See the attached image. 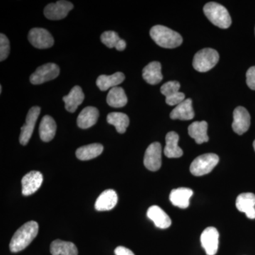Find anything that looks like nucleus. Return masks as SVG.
I'll list each match as a JSON object with an SVG mask.
<instances>
[{"mask_svg": "<svg viewBox=\"0 0 255 255\" xmlns=\"http://www.w3.org/2000/svg\"><path fill=\"white\" fill-rule=\"evenodd\" d=\"M38 233V224L36 221H29L18 228L14 233L9 244L11 253H18L27 248L35 239Z\"/></svg>", "mask_w": 255, "mask_h": 255, "instance_id": "obj_1", "label": "nucleus"}, {"mask_svg": "<svg viewBox=\"0 0 255 255\" xmlns=\"http://www.w3.org/2000/svg\"><path fill=\"white\" fill-rule=\"evenodd\" d=\"M150 35L152 39L164 48H175L181 46L182 37L177 32L162 25H156L151 28Z\"/></svg>", "mask_w": 255, "mask_h": 255, "instance_id": "obj_2", "label": "nucleus"}, {"mask_svg": "<svg viewBox=\"0 0 255 255\" xmlns=\"http://www.w3.org/2000/svg\"><path fill=\"white\" fill-rule=\"evenodd\" d=\"M204 12L209 21L218 27L228 28L232 23L231 15L227 9L219 3H207L204 6Z\"/></svg>", "mask_w": 255, "mask_h": 255, "instance_id": "obj_3", "label": "nucleus"}, {"mask_svg": "<svg viewBox=\"0 0 255 255\" xmlns=\"http://www.w3.org/2000/svg\"><path fill=\"white\" fill-rule=\"evenodd\" d=\"M217 50L204 48L196 53L193 60V67L196 71L206 73L216 66L219 60Z\"/></svg>", "mask_w": 255, "mask_h": 255, "instance_id": "obj_4", "label": "nucleus"}, {"mask_svg": "<svg viewBox=\"0 0 255 255\" xmlns=\"http://www.w3.org/2000/svg\"><path fill=\"white\" fill-rule=\"evenodd\" d=\"M219 157L216 154L207 153L196 157L190 166V172L196 177L210 173L217 165Z\"/></svg>", "mask_w": 255, "mask_h": 255, "instance_id": "obj_5", "label": "nucleus"}, {"mask_svg": "<svg viewBox=\"0 0 255 255\" xmlns=\"http://www.w3.org/2000/svg\"><path fill=\"white\" fill-rule=\"evenodd\" d=\"M60 68L56 64L47 63L36 69L31 77L30 82L33 85H41L50 80H54L59 75Z\"/></svg>", "mask_w": 255, "mask_h": 255, "instance_id": "obj_6", "label": "nucleus"}, {"mask_svg": "<svg viewBox=\"0 0 255 255\" xmlns=\"http://www.w3.org/2000/svg\"><path fill=\"white\" fill-rule=\"evenodd\" d=\"M28 38L32 46L38 49H46L54 44V38L51 33L43 28H32L28 33Z\"/></svg>", "mask_w": 255, "mask_h": 255, "instance_id": "obj_7", "label": "nucleus"}, {"mask_svg": "<svg viewBox=\"0 0 255 255\" xmlns=\"http://www.w3.org/2000/svg\"><path fill=\"white\" fill-rule=\"evenodd\" d=\"M144 165L147 169L155 172L162 165V147L158 142L150 144L145 151Z\"/></svg>", "mask_w": 255, "mask_h": 255, "instance_id": "obj_8", "label": "nucleus"}, {"mask_svg": "<svg viewBox=\"0 0 255 255\" xmlns=\"http://www.w3.org/2000/svg\"><path fill=\"white\" fill-rule=\"evenodd\" d=\"M40 113H41V108L39 107H33L28 111L27 116H26V123L21 127V129L19 142L21 145H27L28 141L31 139Z\"/></svg>", "mask_w": 255, "mask_h": 255, "instance_id": "obj_9", "label": "nucleus"}, {"mask_svg": "<svg viewBox=\"0 0 255 255\" xmlns=\"http://www.w3.org/2000/svg\"><path fill=\"white\" fill-rule=\"evenodd\" d=\"M180 84L177 81H169L161 87L160 91L165 96L166 103L169 106H177L185 100V95L179 92Z\"/></svg>", "mask_w": 255, "mask_h": 255, "instance_id": "obj_10", "label": "nucleus"}, {"mask_svg": "<svg viewBox=\"0 0 255 255\" xmlns=\"http://www.w3.org/2000/svg\"><path fill=\"white\" fill-rule=\"evenodd\" d=\"M74 6L68 1H58L47 5L44 9V15L50 20H60L66 17Z\"/></svg>", "mask_w": 255, "mask_h": 255, "instance_id": "obj_11", "label": "nucleus"}, {"mask_svg": "<svg viewBox=\"0 0 255 255\" xmlns=\"http://www.w3.org/2000/svg\"><path fill=\"white\" fill-rule=\"evenodd\" d=\"M201 243L207 255L217 253L219 244V233L214 227H209L201 233Z\"/></svg>", "mask_w": 255, "mask_h": 255, "instance_id": "obj_12", "label": "nucleus"}, {"mask_svg": "<svg viewBox=\"0 0 255 255\" xmlns=\"http://www.w3.org/2000/svg\"><path fill=\"white\" fill-rule=\"evenodd\" d=\"M251 127V115L245 107H238L233 112L232 128L238 135H243Z\"/></svg>", "mask_w": 255, "mask_h": 255, "instance_id": "obj_13", "label": "nucleus"}, {"mask_svg": "<svg viewBox=\"0 0 255 255\" xmlns=\"http://www.w3.org/2000/svg\"><path fill=\"white\" fill-rule=\"evenodd\" d=\"M43 181V175L41 172L38 171L28 172L21 179L23 195L27 196L34 194L41 187Z\"/></svg>", "mask_w": 255, "mask_h": 255, "instance_id": "obj_14", "label": "nucleus"}, {"mask_svg": "<svg viewBox=\"0 0 255 255\" xmlns=\"http://www.w3.org/2000/svg\"><path fill=\"white\" fill-rule=\"evenodd\" d=\"M236 208L241 212L245 213L250 219H255V195L253 193H243L238 196Z\"/></svg>", "mask_w": 255, "mask_h": 255, "instance_id": "obj_15", "label": "nucleus"}, {"mask_svg": "<svg viewBox=\"0 0 255 255\" xmlns=\"http://www.w3.org/2000/svg\"><path fill=\"white\" fill-rule=\"evenodd\" d=\"M118 196L112 189L105 190L100 194L95 202V209L99 211H110L117 204Z\"/></svg>", "mask_w": 255, "mask_h": 255, "instance_id": "obj_16", "label": "nucleus"}, {"mask_svg": "<svg viewBox=\"0 0 255 255\" xmlns=\"http://www.w3.org/2000/svg\"><path fill=\"white\" fill-rule=\"evenodd\" d=\"M193 195V191L189 188L181 187L173 189L169 194V200L174 206L181 209H187L189 200Z\"/></svg>", "mask_w": 255, "mask_h": 255, "instance_id": "obj_17", "label": "nucleus"}, {"mask_svg": "<svg viewBox=\"0 0 255 255\" xmlns=\"http://www.w3.org/2000/svg\"><path fill=\"white\" fill-rule=\"evenodd\" d=\"M99 117H100V113L96 107H87L79 114L77 124L80 128H89L95 125Z\"/></svg>", "mask_w": 255, "mask_h": 255, "instance_id": "obj_18", "label": "nucleus"}, {"mask_svg": "<svg viewBox=\"0 0 255 255\" xmlns=\"http://www.w3.org/2000/svg\"><path fill=\"white\" fill-rule=\"evenodd\" d=\"M142 78L150 85L159 84L163 79L160 63L153 61L146 65L142 70Z\"/></svg>", "mask_w": 255, "mask_h": 255, "instance_id": "obj_19", "label": "nucleus"}, {"mask_svg": "<svg viewBox=\"0 0 255 255\" xmlns=\"http://www.w3.org/2000/svg\"><path fill=\"white\" fill-rule=\"evenodd\" d=\"M147 216L155 223L156 227L160 229H166L171 226L170 218L168 215L157 206H152L147 211Z\"/></svg>", "mask_w": 255, "mask_h": 255, "instance_id": "obj_20", "label": "nucleus"}, {"mask_svg": "<svg viewBox=\"0 0 255 255\" xmlns=\"http://www.w3.org/2000/svg\"><path fill=\"white\" fill-rule=\"evenodd\" d=\"M179 135L176 132H169L165 137L166 145L164 154L168 158H179L183 155V150L178 145Z\"/></svg>", "mask_w": 255, "mask_h": 255, "instance_id": "obj_21", "label": "nucleus"}, {"mask_svg": "<svg viewBox=\"0 0 255 255\" xmlns=\"http://www.w3.org/2000/svg\"><path fill=\"white\" fill-rule=\"evenodd\" d=\"M85 100V95L82 92V88L79 86H75L70 90L68 95L63 97V100L65 102V107L68 112L74 113L79 106L82 104Z\"/></svg>", "mask_w": 255, "mask_h": 255, "instance_id": "obj_22", "label": "nucleus"}, {"mask_svg": "<svg viewBox=\"0 0 255 255\" xmlns=\"http://www.w3.org/2000/svg\"><path fill=\"white\" fill-rule=\"evenodd\" d=\"M194 111L192 107V100H185L178 105L170 113V118L176 120L189 121L194 119Z\"/></svg>", "mask_w": 255, "mask_h": 255, "instance_id": "obj_23", "label": "nucleus"}, {"mask_svg": "<svg viewBox=\"0 0 255 255\" xmlns=\"http://www.w3.org/2000/svg\"><path fill=\"white\" fill-rule=\"evenodd\" d=\"M208 124L205 121L195 122L191 124L188 128L189 135L194 139L196 143H204L209 141V138L207 134Z\"/></svg>", "mask_w": 255, "mask_h": 255, "instance_id": "obj_24", "label": "nucleus"}, {"mask_svg": "<svg viewBox=\"0 0 255 255\" xmlns=\"http://www.w3.org/2000/svg\"><path fill=\"white\" fill-rule=\"evenodd\" d=\"M125 80V75L121 72L113 74L112 75H102L97 80V87L101 91H107L110 88H114L120 85Z\"/></svg>", "mask_w": 255, "mask_h": 255, "instance_id": "obj_25", "label": "nucleus"}, {"mask_svg": "<svg viewBox=\"0 0 255 255\" xmlns=\"http://www.w3.org/2000/svg\"><path fill=\"white\" fill-rule=\"evenodd\" d=\"M57 126L54 119L46 115L42 119L39 126L40 137L43 142H50L53 140L56 132Z\"/></svg>", "mask_w": 255, "mask_h": 255, "instance_id": "obj_26", "label": "nucleus"}, {"mask_svg": "<svg viewBox=\"0 0 255 255\" xmlns=\"http://www.w3.org/2000/svg\"><path fill=\"white\" fill-rule=\"evenodd\" d=\"M50 252L52 255H78V248L74 243L61 240H55L52 242L50 246Z\"/></svg>", "mask_w": 255, "mask_h": 255, "instance_id": "obj_27", "label": "nucleus"}, {"mask_svg": "<svg viewBox=\"0 0 255 255\" xmlns=\"http://www.w3.org/2000/svg\"><path fill=\"white\" fill-rule=\"evenodd\" d=\"M103 150L104 147L102 144H90L79 147L76 150V156L80 160H90L100 156Z\"/></svg>", "mask_w": 255, "mask_h": 255, "instance_id": "obj_28", "label": "nucleus"}, {"mask_svg": "<svg viewBox=\"0 0 255 255\" xmlns=\"http://www.w3.org/2000/svg\"><path fill=\"white\" fill-rule=\"evenodd\" d=\"M107 102L114 108H121L127 105L128 98L124 89L119 87L111 89L107 95Z\"/></svg>", "mask_w": 255, "mask_h": 255, "instance_id": "obj_29", "label": "nucleus"}, {"mask_svg": "<svg viewBox=\"0 0 255 255\" xmlns=\"http://www.w3.org/2000/svg\"><path fill=\"white\" fill-rule=\"evenodd\" d=\"M107 120L109 124L115 127L117 132L122 134L127 131L130 122L127 114L121 112H112L109 114Z\"/></svg>", "mask_w": 255, "mask_h": 255, "instance_id": "obj_30", "label": "nucleus"}, {"mask_svg": "<svg viewBox=\"0 0 255 255\" xmlns=\"http://www.w3.org/2000/svg\"><path fill=\"white\" fill-rule=\"evenodd\" d=\"M101 41L108 48H117L119 43L122 41V38H120L118 33H116L115 31H108L104 32L101 35Z\"/></svg>", "mask_w": 255, "mask_h": 255, "instance_id": "obj_31", "label": "nucleus"}, {"mask_svg": "<svg viewBox=\"0 0 255 255\" xmlns=\"http://www.w3.org/2000/svg\"><path fill=\"white\" fill-rule=\"evenodd\" d=\"M10 52L9 41L3 33L0 34V61H4L9 56Z\"/></svg>", "mask_w": 255, "mask_h": 255, "instance_id": "obj_32", "label": "nucleus"}, {"mask_svg": "<svg viewBox=\"0 0 255 255\" xmlns=\"http://www.w3.org/2000/svg\"><path fill=\"white\" fill-rule=\"evenodd\" d=\"M247 85L251 89L255 90V66L248 69L246 73Z\"/></svg>", "mask_w": 255, "mask_h": 255, "instance_id": "obj_33", "label": "nucleus"}, {"mask_svg": "<svg viewBox=\"0 0 255 255\" xmlns=\"http://www.w3.org/2000/svg\"><path fill=\"white\" fill-rule=\"evenodd\" d=\"M114 253L116 255H135L130 250L123 246H119L116 248Z\"/></svg>", "mask_w": 255, "mask_h": 255, "instance_id": "obj_34", "label": "nucleus"}, {"mask_svg": "<svg viewBox=\"0 0 255 255\" xmlns=\"http://www.w3.org/2000/svg\"><path fill=\"white\" fill-rule=\"evenodd\" d=\"M1 92H2V87H1V86H0V93L1 94Z\"/></svg>", "mask_w": 255, "mask_h": 255, "instance_id": "obj_35", "label": "nucleus"}, {"mask_svg": "<svg viewBox=\"0 0 255 255\" xmlns=\"http://www.w3.org/2000/svg\"><path fill=\"white\" fill-rule=\"evenodd\" d=\"M253 147H254V149H255V140L254 142H253Z\"/></svg>", "mask_w": 255, "mask_h": 255, "instance_id": "obj_36", "label": "nucleus"}]
</instances>
